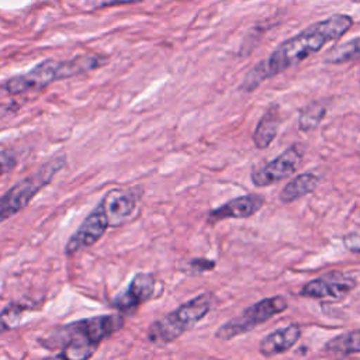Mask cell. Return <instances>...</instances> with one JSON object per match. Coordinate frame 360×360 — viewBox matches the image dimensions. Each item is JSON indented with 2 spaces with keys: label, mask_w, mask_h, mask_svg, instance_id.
<instances>
[{
  "label": "cell",
  "mask_w": 360,
  "mask_h": 360,
  "mask_svg": "<svg viewBox=\"0 0 360 360\" xmlns=\"http://www.w3.org/2000/svg\"><path fill=\"white\" fill-rule=\"evenodd\" d=\"M353 18L347 14H333L321 20L300 34L281 42L266 59L257 62L245 76L240 89L253 91L264 80L285 72L311 55L319 52L326 44L339 39L350 27Z\"/></svg>",
  "instance_id": "cell-1"
},
{
  "label": "cell",
  "mask_w": 360,
  "mask_h": 360,
  "mask_svg": "<svg viewBox=\"0 0 360 360\" xmlns=\"http://www.w3.org/2000/svg\"><path fill=\"white\" fill-rule=\"evenodd\" d=\"M139 191L135 187H114L104 193L94 208L84 217L65 245V255L72 256L96 245L110 228L129 222L138 210Z\"/></svg>",
  "instance_id": "cell-2"
},
{
  "label": "cell",
  "mask_w": 360,
  "mask_h": 360,
  "mask_svg": "<svg viewBox=\"0 0 360 360\" xmlns=\"http://www.w3.org/2000/svg\"><path fill=\"white\" fill-rule=\"evenodd\" d=\"M124 325V314H104L59 325L48 330L41 339H38V342L48 350L62 349L63 346L72 343L100 346L104 339L121 330Z\"/></svg>",
  "instance_id": "cell-3"
},
{
  "label": "cell",
  "mask_w": 360,
  "mask_h": 360,
  "mask_svg": "<svg viewBox=\"0 0 360 360\" xmlns=\"http://www.w3.org/2000/svg\"><path fill=\"white\" fill-rule=\"evenodd\" d=\"M214 295L201 292L180 304L173 311L155 319L146 329V339L153 345H169L193 329L212 308Z\"/></svg>",
  "instance_id": "cell-4"
},
{
  "label": "cell",
  "mask_w": 360,
  "mask_h": 360,
  "mask_svg": "<svg viewBox=\"0 0 360 360\" xmlns=\"http://www.w3.org/2000/svg\"><path fill=\"white\" fill-rule=\"evenodd\" d=\"M66 166V156L58 155L44 162L31 174L17 181L0 195V224L22 211L34 197L44 190Z\"/></svg>",
  "instance_id": "cell-5"
},
{
  "label": "cell",
  "mask_w": 360,
  "mask_h": 360,
  "mask_svg": "<svg viewBox=\"0 0 360 360\" xmlns=\"http://www.w3.org/2000/svg\"><path fill=\"white\" fill-rule=\"evenodd\" d=\"M287 301L281 295L264 298L246 309L242 311L238 316L229 319L228 322L222 323L217 332L215 338L219 340H231L239 335L250 332L257 325L266 322L267 319L273 318L274 315L283 312L287 308Z\"/></svg>",
  "instance_id": "cell-6"
},
{
  "label": "cell",
  "mask_w": 360,
  "mask_h": 360,
  "mask_svg": "<svg viewBox=\"0 0 360 360\" xmlns=\"http://www.w3.org/2000/svg\"><path fill=\"white\" fill-rule=\"evenodd\" d=\"M63 79L62 60L45 59L31 68L28 72L13 76L4 83V90L11 94H24L28 91L42 90L55 80Z\"/></svg>",
  "instance_id": "cell-7"
},
{
  "label": "cell",
  "mask_w": 360,
  "mask_h": 360,
  "mask_svg": "<svg viewBox=\"0 0 360 360\" xmlns=\"http://www.w3.org/2000/svg\"><path fill=\"white\" fill-rule=\"evenodd\" d=\"M302 155L304 149L301 145H292L287 148L281 155H278L267 165L253 169L250 176L253 184L257 187H266L290 177L300 167Z\"/></svg>",
  "instance_id": "cell-8"
},
{
  "label": "cell",
  "mask_w": 360,
  "mask_h": 360,
  "mask_svg": "<svg viewBox=\"0 0 360 360\" xmlns=\"http://www.w3.org/2000/svg\"><path fill=\"white\" fill-rule=\"evenodd\" d=\"M158 280L153 273L138 271L134 274L125 290L120 291L111 301L114 309L121 314H132L141 305L152 300Z\"/></svg>",
  "instance_id": "cell-9"
},
{
  "label": "cell",
  "mask_w": 360,
  "mask_h": 360,
  "mask_svg": "<svg viewBox=\"0 0 360 360\" xmlns=\"http://www.w3.org/2000/svg\"><path fill=\"white\" fill-rule=\"evenodd\" d=\"M356 285V280L340 271L326 273L319 278L308 281L301 288V295L319 298V300H342L345 298Z\"/></svg>",
  "instance_id": "cell-10"
},
{
  "label": "cell",
  "mask_w": 360,
  "mask_h": 360,
  "mask_svg": "<svg viewBox=\"0 0 360 360\" xmlns=\"http://www.w3.org/2000/svg\"><path fill=\"white\" fill-rule=\"evenodd\" d=\"M264 205V198L259 194H246L226 201L225 204L210 211L207 221L217 224L231 218H249Z\"/></svg>",
  "instance_id": "cell-11"
},
{
  "label": "cell",
  "mask_w": 360,
  "mask_h": 360,
  "mask_svg": "<svg viewBox=\"0 0 360 360\" xmlns=\"http://www.w3.org/2000/svg\"><path fill=\"white\" fill-rule=\"evenodd\" d=\"M300 336H301V329L297 325H288L285 328H280L262 339L259 345V350L263 356H274L278 353H284L298 342Z\"/></svg>",
  "instance_id": "cell-12"
},
{
  "label": "cell",
  "mask_w": 360,
  "mask_h": 360,
  "mask_svg": "<svg viewBox=\"0 0 360 360\" xmlns=\"http://www.w3.org/2000/svg\"><path fill=\"white\" fill-rule=\"evenodd\" d=\"M280 125V117L277 111V105L270 107L260 121L256 125V129L253 132V142L259 149L267 148L276 138L277 131Z\"/></svg>",
  "instance_id": "cell-13"
},
{
  "label": "cell",
  "mask_w": 360,
  "mask_h": 360,
  "mask_svg": "<svg viewBox=\"0 0 360 360\" xmlns=\"http://www.w3.org/2000/svg\"><path fill=\"white\" fill-rule=\"evenodd\" d=\"M108 58L101 53H83L79 56H75L69 60H62V69H63V79L79 76L83 73H87L90 70H94L103 65H105Z\"/></svg>",
  "instance_id": "cell-14"
},
{
  "label": "cell",
  "mask_w": 360,
  "mask_h": 360,
  "mask_svg": "<svg viewBox=\"0 0 360 360\" xmlns=\"http://www.w3.org/2000/svg\"><path fill=\"white\" fill-rule=\"evenodd\" d=\"M319 177L314 173H302L290 180L280 193V200L283 202H292L316 188Z\"/></svg>",
  "instance_id": "cell-15"
},
{
  "label": "cell",
  "mask_w": 360,
  "mask_h": 360,
  "mask_svg": "<svg viewBox=\"0 0 360 360\" xmlns=\"http://www.w3.org/2000/svg\"><path fill=\"white\" fill-rule=\"evenodd\" d=\"M325 353L333 357H347L353 353H360V330H352L342 333L330 339L325 347Z\"/></svg>",
  "instance_id": "cell-16"
},
{
  "label": "cell",
  "mask_w": 360,
  "mask_h": 360,
  "mask_svg": "<svg viewBox=\"0 0 360 360\" xmlns=\"http://www.w3.org/2000/svg\"><path fill=\"white\" fill-rule=\"evenodd\" d=\"M354 60H360V37L333 46L325 56V62L329 65H339Z\"/></svg>",
  "instance_id": "cell-17"
},
{
  "label": "cell",
  "mask_w": 360,
  "mask_h": 360,
  "mask_svg": "<svg viewBox=\"0 0 360 360\" xmlns=\"http://www.w3.org/2000/svg\"><path fill=\"white\" fill-rule=\"evenodd\" d=\"M98 346L96 345H66L56 354L46 356L41 360H89L94 356Z\"/></svg>",
  "instance_id": "cell-18"
},
{
  "label": "cell",
  "mask_w": 360,
  "mask_h": 360,
  "mask_svg": "<svg viewBox=\"0 0 360 360\" xmlns=\"http://www.w3.org/2000/svg\"><path fill=\"white\" fill-rule=\"evenodd\" d=\"M326 114V108L321 103H311L304 107L300 112L298 127L301 131H312L315 129Z\"/></svg>",
  "instance_id": "cell-19"
},
{
  "label": "cell",
  "mask_w": 360,
  "mask_h": 360,
  "mask_svg": "<svg viewBox=\"0 0 360 360\" xmlns=\"http://www.w3.org/2000/svg\"><path fill=\"white\" fill-rule=\"evenodd\" d=\"M30 307L21 302H11L3 308L0 312V333L14 329L18 321L22 318V314L27 312Z\"/></svg>",
  "instance_id": "cell-20"
},
{
  "label": "cell",
  "mask_w": 360,
  "mask_h": 360,
  "mask_svg": "<svg viewBox=\"0 0 360 360\" xmlns=\"http://www.w3.org/2000/svg\"><path fill=\"white\" fill-rule=\"evenodd\" d=\"M142 0H82L83 8L87 11L93 10H101L111 6H120V4H129V3H138Z\"/></svg>",
  "instance_id": "cell-21"
},
{
  "label": "cell",
  "mask_w": 360,
  "mask_h": 360,
  "mask_svg": "<svg viewBox=\"0 0 360 360\" xmlns=\"http://www.w3.org/2000/svg\"><path fill=\"white\" fill-rule=\"evenodd\" d=\"M18 165L17 156L11 150H0V177L13 172Z\"/></svg>",
  "instance_id": "cell-22"
},
{
  "label": "cell",
  "mask_w": 360,
  "mask_h": 360,
  "mask_svg": "<svg viewBox=\"0 0 360 360\" xmlns=\"http://www.w3.org/2000/svg\"><path fill=\"white\" fill-rule=\"evenodd\" d=\"M187 266L194 271V273H204V271H210L214 270L217 263L214 260L210 259H204V257H195L187 262Z\"/></svg>",
  "instance_id": "cell-23"
},
{
  "label": "cell",
  "mask_w": 360,
  "mask_h": 360,
  "mask_svg": "<svg viewBox=\"0 0 360 360\" xmlns=\"http://www.w3.org/2000/svg\"><path fill=\"white\" fill-rule=\"evenodd\" d=\"M343 243L346 249L354 253H360V233H347L343 238Z\"/></svg>",
  "instance_id": "cell-24"
}]
</instances>
